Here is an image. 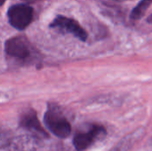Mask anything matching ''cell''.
Returning <instances> with one entry per match:
<instances>
[{
  "label": "cell",
  "instance_id": "1",
  "mask_svg": "<svg viewBox=\"0 0 152 151\" xmlns=\"http://www.w3.org/2000/svg\"><path fill=\"white\" fill-rule=\"evenodd\" d=\"M44 118L46 127L55 136L62 139L69 136L71 125L60 108L55 105L49 106Z\"/></svg>",
  "mask_w": 152,
  "mask_h": 151
},
{
  "label": "cell",
  "instance_id": "2",
  "mask_svg": "<svg viewBox=\"0 0 152 151\" xmlns=\"http://www.w3.org/2000/svg\"><path fill=\"white\" fill-rule=\"evenodd\" d=\"M106 133V129L102 125L97 124L88 125L86 128L76 133L73 138L74 147L77 151H85L98 140L103 139Z\"/></svg>",
  "mask_w": 152,
  "mask_h": 151
},
{
  "label": "cell",
  "instance_id": "3",
  "mask_svg": "<svg viewBox=\"0 0 152 151\" xmlns=\"http://www.w3.org/2000/svg\"><path fill=\"white\" fill-rule=\"evenodd\" d=\"M6 54L13 59L24 61L31 57L32 48L28 40L22 36L9 38L4 44Z\"/></svg>",
  "mask_w": 152,
  "mask_h": 151
},
{
  "label": "cell",
  "instance_id": "4",
  "mask_svg": "<svg viewBox=\"0 0 152 151\" xmlns=\"http://www.w3.org/2000/svg\"><path fill=\"white\" fill-rule=\"evenodd\" d=\"M9 23L16 29H25L33 20V9L27 4H14L7 12Z\"/></svg>",
  "mask_w": 152,
  "mask_h": 151
},
{
  "label": "cell",
  "instance_id": "5",
  "mask_svg": "<svg viewBox=\"0 0 152 151\" xmlns=\"http://www.w3.org/2000/svg\"><path fill=\"white\" fill-rule=\"evenodd\" d=\"M51 28L59 30L61 33L71 34L77 37L80 41L86 42L87 39L86 31L78 24L74 19L65 17L62 15H58L50 24Z\"/></svg>",
  "mask_w": 152,
  "mask_h": 151
},
{
  "label": "cell",
  "instance_id": "6",
  "mask_svg": "<svg viewBox=\"0 0 152 151\" xmlns=\"http://www.w3.org/2000/svg\"><path fill=\"white\" fill-rule=\"evenodd\" d=\"M20 125L24 131L28 133L30 136L37 140H42L49 137L46 131L41 125L36 111L32 109L22 113L20 118Z\"/></svg>",
  "mask_w": 152,
  "mask_h": 151
},
{
  "label": "cell",
  "instance_id": "7",
  "mask_svg": "<svg viewBox=\"0 0 152 151\" xmlns=\"http://www.w3.org/2000/svg\"><path fill=\"white\" fill-rule=\"evenodd\" d=\"M140 137L141 136H140L139 132L129 134V135L126 136L125 138H123L114 148H112L110 151H129Z\"/></svg>",
  "mask_w": 152,
  "mask_h": 151
},
{
  "label": "cell",
  "instance_id": "8",
  "mask_svg": "<svg viewBox=\"0 0 152 151\" xmlns=\"http://www.w3.org/2000/svg\"><path fill=\"white\" fill-rule=\"evenodd\" d=\"M151 4V0H142L132 11L131 12V19L134 20H140L143 17L146 11Z\"/></svg>",
  "mask_w": 152,
  "mask_h": 151
},
{
  "label": "cell",
  "instance_id": "9",
  "mask_svg": "<svg viewBox=\"0 0 152 151\" xmlns=\"http://www.w3.org/2000/svg\"><path fill=\"white\" fill-rule=\"evenodd\" d=\"M12 140L13 138L12 133L8 129L0 125V149H4L10 146Z\"/></svg>",
  "mask_w": 152,
  "mask_h": 151
},
{
  "label": "cell",
  "instance_id": "10",
  "mask_svg": "<svg viewBox=\"0 0 152 151\" xmlns=\"http://www.w3.org/2000/svg\"><path fill=\"white\" fill-rule=\"evenodd\" d=\"M4 1H5V0H0V7H1V6H2V5L4 4Z\"/></svg>",
  "mask_w": 152,
  "mask_h": 151
}]
</instances>
